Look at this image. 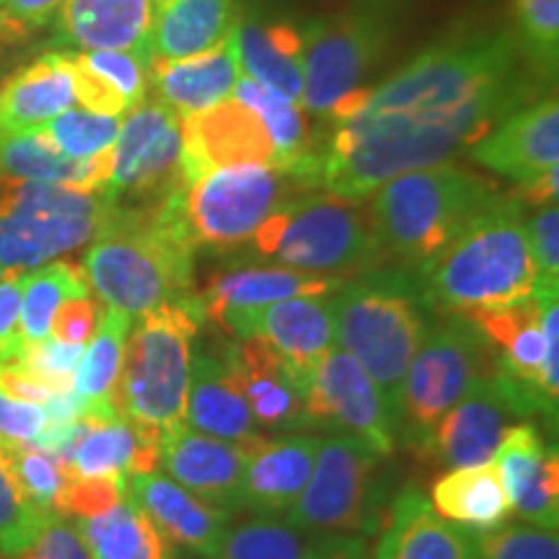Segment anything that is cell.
<instances>
[{"instance_id":"obj_1","label":"cell","mask_w":559,"mask_h":559,"mask_svg":"<svg viewBox=\"0 0 559 559\" xmlns=\"http://www.w3.org/2000/svg\"><path fill=\"white\" fill-rule=\"evenodd\" d=\"M519 39L479 32L443 39L376 88H355L334 107L321 148L319 187L360 202L407 171L451 160L528 107L531 81Z\"/></svg>"},{"instance_id":"obj_2","label":"cell","mask_w":559,"mask_h":559,"mask_svg":"<svg viewBox=\"0 0 559 559\" xmlns=\"http://www.w3.org/2000/svg\"><path fill=\"white\" fill-rule=\"evenodd\" d=\"M179 192L153 205H111L83 257L91 290L107 309L140 319L194 296V247Z\"/></svg>"},{"instance_id":"obj_3","label":"cell","mask_w":559,"mask_h":559,"mask_svg":"<svg viewBox=\"0 0 559 559\" xmlns=\"http://www.w3.org/2000/svg\"><path fill=\"white\" fill-rule=\"evenodd\" d=\"M523 207L515 194L498 198L417 270L432 309L469 319L534 298L536 264Z\"/></svg>"},{"instance_id":"obj_4","label":"cell","mask_w":559,"mask_h":559,"mask_svg":"<svg viewBox=\"0 0 559 559\" xmlns=\"http://www.w3.org/2000/svg\"><path fill=\"white\" fill-rule=\"evenodd\" d=\"M430 300L412 270H370L345 280L330 298L334 345L366 368L400 428L402 383L428 340Z\"/></svg>"},{"instance_id":"obj_5","label":"cell","mask_w":559,"mask_h":559,"mask_svg":"<svg viewBox=\"0 0 559 559\" xmlns=\"http://www.w3.org/2000/svg\"><path fill=\"white\" fill-rule=\"evenodd\" d=\"M500 198L492 179L456 164L407 171L386 181L368 207L383 260L419 270Z\"/></svg>"},{"instance_id":"obj_6","label":"cell","mask_w":559,"mask_h":559,"mask_svg":"<svg viewBox=\"0 0 559 559\" xmlns=\"http://www.w3.org/2000/svg\"><path fill=\"white\" fill-rule=\"evenodd\" d=\"M205 313L198 293L138 319L128 334L117 407L140 436L160 438L185 423L192 340Z\"/></svg>"},{"instance_id":"obj_7","label":"cell","mask_w":559,"mask_h":559,"mask_svg":"<svg viewBox=\"0 0 559 559\" xmlns=\"http://www.w3.org/2000/svg\"><path fill=\"white\" fill-rule=\"evenodd\" d=\"M251 251L277 267L345 280L386 264L368 210L311 190L290 198L262 223L251 236Z\"/></svg>"},{"instance_id":"obj_8","label":"cell","mask_w":559,"mask_h":559,"mask_svg":"<svg viewBox=\"0 0 559 559\" xmlns=\"http://www.w3.org/2000/svg\"><path fill=\"white\" fill-rule=\"evenodd\" d=\"M111 205L96 192L0 177V277L24 275L94 241Z\"/></svg>"},{"instance_id":"obj_9","label":"cell","mask_w":559,"mask_h":559,"mask_svg":"<svg viewBox=\"0 0 559 559\" xmlns=\"http://www.w3.org/2000/svg\"><path fill=\"white\" fill-rule=\"evenodd\" d=\"M309 190V179L277 164L228 166L181 187L179 207L194 247L226 251L249 243L280 205Z\"/></svg>"},{"instance_id":"obj_10","label":"cell","mask_w":559,"mask_h":559,"mask_svg":"<svg viewBox=\"0 0 559 559\" xmlns=\"http://www.w3.org/2000/svg\"><path fill=\"white\" fill-rule=\"evenodd\" d=\"M492 370V345L479 326L464 317L443 321L428 334L404 376L396 438L423 451L445 412Z\"/></svg>"},{"instance_id":"obj_11","label":"cell","mask_w":559,"mask_h":559,"mask_svg":"<svg viewBox=\"0 0 559 559\" xmlns=\"http://www.w3.org/2000/svg\"><path fill=\"white\" fill-rule=\"evenodd\" d=\"M394 9L360 0L340 16L317 19L306 24L304 34V96L300 107L313 115H330L368 68L381 58L391 39Z\"/></svg>"},{"instance_id":"obj_12","label":"cell","mask_w":559,"mask_h":559,"mask_svg":"<svg viewBox=\"0 0 559 559\" xmlns=\"http://www.w3.org/2000/svg\"><path fill=\"white\" fill-rule=\"evenodd\" d=\"M379 453L358 438L321 436L313 472L296 506L288 510V523L306 534H362L376 526V472Z\"/></svg>"},{"instance_id":"obj_13","label":"cell","mask_w":559,"mask_h":559,"mask_svg":"<svg viewBox=\"0 0 559 559\" xmlns=\"http://www.w3.org/2000/svg\"><path fill=\"white\" fill-rule=\"evenodd\" d=\"M531 415L551 417V423L557 419L534 391L508 379L495 366L492 373L474 383L445 412L419 453L445 469L487 464L492 461L508 428Z\"/></svg>"},{"instance_id":"obj_14","label":"cell","mask_w":559,"mask_h":559,"mask_svg":"<svg viewBox=\"0 0 559 559\" xmlns=\"http://www.w3.org/2000/svg\"><path fill=\"white\" fill-rule=\"evenodd\" d=\"M185 187L181 179V117L158 99H143L120 122L111 145V179L104 198L160 202Z\"/></svg>"},{"instance_id":"obj_15","label":"cell","mask_w":559,"mask_h":559,"mask_svg":"<svg viewBox=\"0 0 559 559\" xmlns=\"http://www.w3.org/2000/svg\"><path fill=\"white\" fill-rule=\"evenodd\" d=\"M304 407L309 428L358 438L379 456L396 449V425L381 389L340 345L330 347L313 368L304 389Z\"/></svg>"},{"instance_id":"obj_16","label":"cell","mask_w":559,"mask_h":559,"mask_svg":"<svg viewBox=\"0 0 559 559\" xmlns=\"http://www.w3.org/2000/svg\"><path fill=\"white\" fill-rule=\"evenodd\" d=\"M247 164H275L270 132L249 107L226 99L198 115L181 117V179L198 181L210 171Z\"/></svg>"},{"instance_id":"obj_17","label":"cell","mask_w":559,"mask_h":559,"mask_svg":"<svg viewBox=\"0 0 559 559\" xmlns=\"http://www.w3.org/2000/svg\"><path fill=\"white\" fill-rule=\"evenodd\" d=\"M158 464L169 479L205 500L207 506L234 515L241 510V481L247 451L239 443L210 438L187 423L158 438Z\"/></svg>"},{"instance_id":"obj_18","label":"cell","mask_w":559,"mask_h":559,"mask_svg":"<svg viewBox=\"0 0 559 559\" xmlns=\"http://www.w3.org/2000/svg\"><path fill=\"white\" fill-rule=\"evenodd\" d=\"M342 283L345 277L306 275L285 267H239L210 280L198 300L205 317L241 340L249 321L267 306L288 298H324Z\"/></svg>"},{"instance_id":"obj_19","label":"cell","mask_w":559,"mask_h":559,"mask_svg":"<svg viewBox=\"0 0 559 559\" xmlns=\"http://www.w3.org/2000/svg\"><path fill=\"white\" fill-rule=\"evenodd\" d=\"M502 487L523 523L557 531L559 526V459L534 423H515L492 456Z\"/></svg>"},{"instance_id":"obj_20","label":"cell","mask_w":559,"mask_h":559,"mask_svg":"<svg viewBox=\"0 0 559 559\" xmlns=\"http://www.w3.org/2000/svg\"><path fill=\"white\" fill-rule=\"evenodd\" d=\"M230 373L239 383L251 417L260 430L304 432L309 430L304 389L293 379L283 358L260 337L236 340L223 353Z\"/></svg>"},{"instance_id":"obj_21","label":"cell","mask_w":559,"mask_h":559,"mask_svg":"<svg viewBox=\"0 0 559 559\" xmlns=\"http://www.w3.org/2000/svg\"><path fill=\"white\" fill-rule=\"evenodd\" d=\"M469 156L500 177L528 185L559 160V104L555 96L523 107L481 138Z\"/></svg>"},{"instance_id":"obj_22","label":"cell","mask_w":559,"mask_h":559,"mask_svg":"<svg viewBox=\"0 0 559 559\" xmlns=\"http://www.w3.org/2000/svg\"><path fill=\"white\" fill-rule=\"evenodd\" d=\"M321 438L293 432L280 438H257L243 445L247 466L241 481V510L257 515L288 513L313 472Z\"/></svg>"},{"instance_id":"obj_23","label":"cell","mask_w":559,"mask_h":559,"mask_svg":"<svg viewBox=\"0 0 559 559\" xmlns=\"http://www.w3.org/2000/svg\"><path fill=\"white\" fill-rule=\"evenodd\" d=\"M247 337L267 342L288 366L298 386L306 389L313 368L334 347L330 300L306 296L272 304L249 321L241 340Z\"/></svg>"},{"instance_id":"obj_24","label":"cell","mask_w":559,"mask_h":559,"mask_svg":"<svg viewBox=\"0 0 559 559\" xmlns=\"http://www.w3.org/2000/svg\"><path fill=\"white\" fill-rule=\"evenodd\" d=\"M130 498L145 510L156 528L177 547L213 557L226 536L230 515L207 506L166 474H130Z\"/></svg>"},{"instance_id":"obj_25","label":"cell","mask_w":559,"mask_h":559,"mask_svg":"<svg viewBox=\"0 0 559 559\" xmlns=\"http://www.w3.org/2000/svg\"><path fill=\"white\" fill-rule=\"evenodd\" d=\"M241 79L236 29L213 50L181 60H148V83L156 88L158 102L179 117L198 115L215 107L234 94Z\"/></svg>"},{"instance_id":"obj_26","label":"cell","mask_w":559,"mask_h":559,"mask_svg":"<svg viewBox=\"0 0 559 559\" xmlns=\"http://www.w3.org/2000/svg\"><path fill=\"white\" fill-rule=\"evenodd\" d=\"M185 423L210 438L228 443H254L264 432L251 417L239 383L230 373L223 355L210 349H194L190 362V386H187Z\"/></svg>"},{"instance_id":"obj_27","label":"cell","mask_w":559,"mask_h":559,"mask_svg":"<svg viewBox=\"0 0 559 559\" xmlns=\"http://www.w3.org/2000/svg\"><path fill=\"white\" fill-rule=\"evenodd\" d=\"M373 559H477V534L453 526L415 487L389 510Z\"/></svg>"},{"instance_id":"obj_28","label":"cell","mask_w":559,"mask_h":559,"mask_svg":"<svg viewBox=\"0 0 559 559\" xmlns=\"http://www.w3.org/2000/svg\"><path fill=\"white\" fill-rule=\"evenodd\" d=\"M151 24L153 0H66L58 41L86 52H138L151 60Z\"/></svg>"},{"instance_id":"obj_29","label":"cell","mask_w":559,"mask_h":559,"mask_svg":"<svg viewBox=\"0 0 559 559\" xmlns=\"http://www.w3.org/2000/svg\"><path fill=\"white\" fill-rule=\"evenodd\" d=\"M0 177L104 194L111 179V148L79 160L60 153L37 130L0 132Z\"/></svg>"},{"instance_id":"obj_30","label":"cell","mask_w":559,"mask_h":559,"mask_svg":"<svg viewBox=\"0 0 559 559\" xmlns=\"http://www.w3.org/2000/svg\"><path fill=\"white\" fill-rule=\"evenodd\" d=\"M239 24V0H153L151 60H181L218 47Z\"/></svg>"},{"instance_id":"obj_31","label":"cell","mask_w":559,"mask_h":559,"mask_svg":"<svg viewBox=\"0 0 559 559\" xmlns=\"http://www.w3.org/2000/svg\"><path fill=\"white\" fill-rule=\"evenodd\" d=\"M73 104L68 52H47L0 86V132L41 128Z\"/></svg>"},{"instance_id":"obj_32","label":"cell","mask_w":559,"mask_h":559,"mask_svg":"<svg viewBox=\"0 0 559 559\" xmlns=\"http://www.w3.org/2000/svg\"><path fill=\"white\" fill-rule=\"evenodd\" d=\"M430 506L440 519L472 534H487L506 526L513 513L492 461L440 474L432 481Z\"/></svg>"},{"instance_id":"obj_33","label":"cell","mask_w":559,"mask_h":559,"mask_svg":"<svg viewBox=\"0 0 559 559\" xmlns=\"http://www.w3.org/2000/svg\"><path fill=\"white\" fill-rule=\"evenodd\" d=\"M241 75L280 91L290 102L304 96V34L298 26L275 21H241L236 24Z\"/></svg>"},{"instance_id":"obj_34","label":"cell","mask_w":559,"mask_h":559,"mask_svg":"<svg viewBox=\"0 0 559 559\" xmlns=\"http://www.w3.org/2000/svg\"><path fill=\"white\" fill-rule=\"evenodd\" d=\"M79 528L91 559H174L171 542L130 495L107 513L79 521Z\"/></svg>"},{"instance_id":"obj_35","label":"cell","mask_w":559,"mask_h":559,"mask_svg":"<svg viewBox=\"0 0 559 559\" xmlns=\"http://www.w3.org/2000/svg\"><path fill=\"white\" fill-rule=\"evenodd\" d=\"M91 296L86 272L70 262H47L21 275L19 326L26 345L50 337L55 311L66 300Z\"/></svg>"},{"instance_id":"obj_36","label":"cell","mask_w":559,"mask_h":559,"mask_svg":"<svg viewBox=\"0 0 559 559\" xmlns=\"http://www.w3.org/2000/svg\"><path fill=\"white\" fill-rule=\"evenodd\" d=\"M130 330L132 319L128 313L115 309L102 313L99 326H96L88 347H83L81 362L75 368L73 391L81 400L117 404V386H120L124 345H128Z\"/></svg>"},{"instance_id":"obj_37","label":"cell","mask_w":559,"mask_h":559,"mask_svg":"<svg viewBox=\"0 0 559 559\" xmlns=\"http://www.w3.org/2000/svg\"><path fill=\"white\" fill-rule=\"evenodd\" d=\"M319 536L306 534L275 515L254 519L228 528L221 547L207 559H309Z\"/></svg>"},{"instance_id":"obj_38","label":"cell","mask_w":559,"mask_h":559,"mask_svg":"<svg viewBox=\"0 0 559 559\" xmlns=\"http://www.w3.org/2000/svg\"><path fill=\"white\" fill-rule=\"evenodd\" d=\"M138 432L128 419L88 428L75 445L62 472L66 477H120L128 479L135 469Z\"/></svg>"},{"instance_id":"obj_39","label":"cell","mask_w":559,"mask_h":559,"mask_svg":"<svg viewBox=\"0 0 559 559\" xmlns=\"http://www.w3.org/2000/svg\"><path fill=\"white\" fill-rule=\"evenodd\" d=\"M34 130L60 153L83 160L99 156L102 151L115 145L117 135H120V120L117 117L94 115L88 109L70 107L68 111L55 117V120Z\"/></svg>"},{"instance_id":"obj_40","label":"cell","mask_w":559,"mask_h":559,"mask_svg":"<svg viewBox=\"0 0 559 559\" xmlns=\"http://www.w3.org/2000/svg\"><path fill=\"white\" fill-rule=\"evenodd\" d=\"M50 519L52 513L39 510L21 492L3 449H0V557L16 559L37 539Z\"/></svg>"},{"instance_id":"obj_41","label":"cell","mask_w":559,"mask_h":559,"mask_svg":"<svg viewBox=\"0 0 559 559\" xmlns=\"http://www.w3.org/2000/svg\"><path fill=\"white\" fill-rule=\"evenodd\" d=\"M0 449H3V456L9 461L21 492L39 510L55 513V500H58L60 489L66 485V472H62L58 459L37 449V445L19 443V440L0 438Z\"/></svg>"},{"instance_id":"obj_42","label":"cell","mask_w":559,"mask_h":559,"mask_svg":"<svg viewBox=\"0 0 559 559\" xmlns=\"http://www.w3.org/2000/svg\"><path fill=\"white\" fill-rule=\"evenodd\" d=\"M519 45L526 58L544 70L557 66L559 0H515Z\"/></svg>"},{"instance_id":"obj_43","label":"cell","mask_w":559,"mask_h":559,"mask_svg":"<svg viewBox=\"0 0 559 559\" xmlns=\"http://www.w3.org/2000/svg\"><path fill=\"white\" fill-rule=\"evenodd\" d=\"M477 559H559L557 531L508 523L477 534Z\"/></svg>"},{"instance_id":"obj_44","label":"cell","mask_w":559,"mask_h":559,"mask_svg":"<svg viewBox=\"0 0 559 559\" xmlns=\"http://www.w3.org/2000/svg\"><path fill=\"white\" fill-rule=\"evenodd\" d=\"M81 355L83 345H66V342L47 337L24 345L19 358L11 362H16L21 370H26L32 379H37L52 394H62V391H73L75 368H79Z\"/></svg>"},{"instance_id":"obj_45","label":"cell","mask_w":559,"mask_h":559,"mask_svg":"<svg viewBox=\"0 0 559 559\" xmlns=\"http://www.w3.org/2000/svg\"><path fill=\"white\" fill-rule=\"evenodd\" d=\"M128 498V479L120 477H66L55 513L66 519H96Z\"/></svg>"},{"instance_id":"obj_46","label":"cell","mask_w":559,"mask_h":559,"mask_svg":"<svg viewBox=\"0 0 559 559\" xmlns=\"http://www.w3.org/2000/svg\"><path fill=\"white\" fill-rule=\"evenodd\" d=\"M531 257L536 264L534 298L544 304L559 296V207L557 202L539 207L534 218L526 221Z\"/></svg>"},{"instance_id":"obj_47","label":"cell","mask_w":559,"mask_h":559,"mask_svg":"<svg viewBox=\"0 0 559 559\" xmlns=\"http://www.w3.org/2000/svg\"><path fill=\"white\" fill-rule=\"evenodd\" d=\"M88 68H94L102 79H107L124 96V102L138 107L148 94V60L138 52L91 50L81 52Z\"/></svg>"},{"instance_id":"obj_48","label":"cell","mask_w":559,"mask_h":559,"mask_svg":"<svg viewBox=\"0 0 559 559\" xmlns=\"http://www.w3.org/2000/svg\"><path fill=\"white\" fill-rule=\"evenodd\" d=\"M68 66L70 79H73L75 104H81L83 109L104 117H120L130 109V104L124 102L120 91L111 86L107 79H102L94 68H88V62L83 60L81 52H68Z\"/></svg>"},{"instance_id":"obj_49","label":"cell","mask_w":559,"mask_h":559,"mask_svg":"<svg viewBox=\"0 0 559 559\" xmlns=\"http://www.w3.org/2000/svg\"><path fill=\"white\" fill-rule=\"evenodd\" d=\"M16 559H91V551L81 536L79 521H68L66 515L52 513L37 539Z\"/></svg>"},{"instance_id":"obj_50","label":"cell","mask_w":559,"mask_h":559,"mask_svg":"<svg viewBox=\"0 0 559 559\" xmlns=\"http://www.w3.org/2000/svg\"><path fill=\"white\" fill-rule=\"evenodd\" d=\"M99 304L91 296L66 300L58 311H55L50 324V337L66 345H86L94 337L96 326H99Z\"/></svg>"},{"instance_id":"obj_51","label":"cell","mask_w":559,"mask_h":559,"mask_svg":"<svg viewBox=\"0 0 559 559\" xmlns=\"http://www.w3.org/2000/svg\"><path fill=\"white\" fill-rule=\"evenodd\" d=\"M47 415L41 404L21 402L0 391V438L32 443L45 430Z\"/></svg>"},{"instance_id":"obj_52","label":"cell","mask_w":559,"mask_h":559,"mask_svg":"<svg viewBox=\"0 0 559 559\" xmlns=\"http://www.w3.org/2000/svg\"><path fill=\"white\" fill-rule=\"evenodd\" d=\"M66 0H5L0 11V34L21 39L50 21Z\"/></svg>"},{"instance_id":"obj_53","label":"cell","mask_w":559,"mask_h":559,"mask_svg":"<svg viewBox=\"0 0 559 559\" xmlns=\"http://www.w3.org/2000/svg\"><path fill=\"white\" fill-rule=\"evenodd\" d=\"M21 313V275L0 277V366L16 360L24 349L19 326Z\"/></svg>"},{"instance_id":"obj_54","label":"cell","mask_w":559,"mask_h":559,"mask_svg":"<svg viewBox=\"0 0 559 559\" xmlns=\"http://www.w3.org/2000/svg\"><path fill=\"white\" fill-rule=\"evenodd\" d=\"M542 330L547 340V353H544V370H542V391L544 396L555 404L559 400V309L557 298L547 300L542 306Z\"/></svg>"},{"instance_id":"obj_55","label":"cell","mask_w":559,"mask_h":559,"mask_svg":"<svg viewBox=\"0 0 559 559\" xmlns=\"http://www.w3.org/2000/svg\"><path fill=\"white\" fill-rule=\"evenodd\" d=\"M309 559H373L368 539L360 534L319 536Z\"/></svg>"},{"instance_id":"obj_56","label":"cell","mask_w":559,"mask_h":559,"mask_svg":"<svg viewBox=\"0 0 559 559\" xmlns=\"http://www.w3.org/2000/svg\"><path fill=\"white\" fill-rule=\"evenodd\" d=\"M557 192H559V171L557 166L549 169L547 174H542L539 179L528 181V185H521V192L515 194L523 205H534V207H544L557 202Z\"/></svg>"},{"instance_id":"obj_57","label":"cell","mask_w":559,"mask_h":559,"mask_svg":"<svg viewBox=\"0 0 559 559\" xmlns=\"http://www.w3.org/2000/svg\"><path fill=\"white\" fill-rule=\"evenodd\" d=\"M376 3H383V5H389V9H394V5L404 3V0H376Z\"/></svg>"},{"instance_id":"obj_58","label":"cell","mask_w":559,"mask_h":559,"mask_svg":"<svg viewBox=\"0 0 559 559\" xmlns=\"http://www.w3.org/2000/svg\"><path fill=\"white\" fill-rule=\"evenodd\" d=\"M3 3H5V0H0V11H3Z\"/></svg>"}]
</instances>
